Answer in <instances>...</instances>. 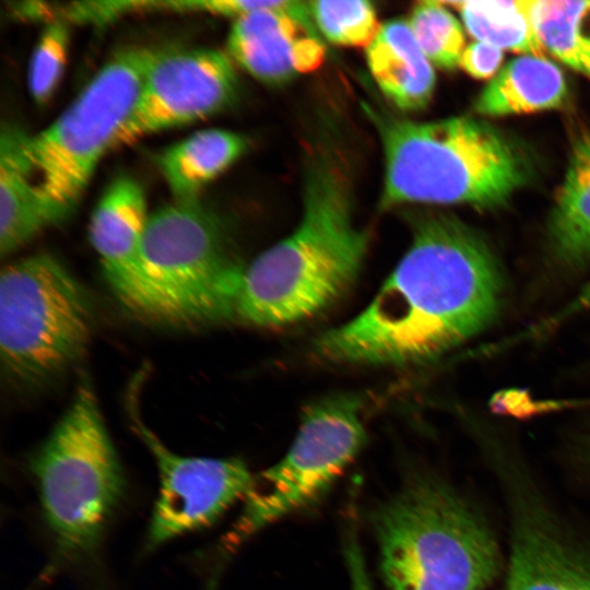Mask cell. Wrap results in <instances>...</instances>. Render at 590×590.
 <instances>
[{"label":"cell","mask_w":590,"mask_h":590,"mask_svg":"<svg viewBox=\"0 0 590 590\" xmlns=\"http://www.w3.org/2000/svg\"><path fill=\"white\" fill-rule=\"evenodd\" d=\"M362 409L363 399L353 393L328 396L306 406L288 451L260 474L264 489L253 487L245 498L231 542H239L326 494L366 444Z\"/></svg>","instance_id":"obj_9"},{"label":"cell","mask_w":590,"mask_h":590,"mask_svg":"<svg viewBox=\"0 0 590 590\" xmlns=\"http://www.w3.org/2000/svg\"><path fill=\"white\" fill-rule=\"evenodd\" d=\"M307 8L317 32L335 45L367 48L381 26L369 1H309Z\"/></svg>","instance_id":"obj_23"},{"label":"cell","mask_w":590,"mask_h":590,"mask_svg":"<svg viewBox=\"0 0 590 590\" xmlns=\"http://www.w3.org/2000/svg\"><path fill=\"white\" fill-rule=\"evenodd\" d=\"M68 44V22L49 21L40 34L28 66V90L37 104H45L57 88L67 60Z\"/></svg>","instance_id":"obj_24"},{"label":"cell","mask_w":590,"mask_h":590,"mask_svg":"<svg viewBox=\"0 0 590 590\" xmlns=\"http://www.w3.org/2000/svg\"><path fill=\"white\" fill-rule=\"evenodd\" d=\"M503 51L494 45L475 40L465 46L459 67L474 79H493L502 69Z\"/></svg>","instance_id":"obj_25"},{"label":"cell","mask_w":590,"mask_h":590,"mask_svg":"<svg viewBox=\"0 0 590 590\" xmlns=\"http://www.w3.org/2000/svg\"><path fill=\"white\" fill-rule=\"evenodd\" d=\"M565 590H590V564L575 555Z\"/></svg>","instance_id":"obj_28"},{"label":"cell","mask_w":590,"mask_h":590,"mask_svg":"<svg viewBox=\"0 0 590 590\" xmlns=\"http://www.w3.org/2000/svg\"><path fill=\"white\" fill-rule=\"evenodd\" d=\"M590 307V282L559 311L548 318V324L554 328L563 321L578 315Z\"/></svg>","instance_id":"obj_27"},{"label":"cell","mask_w":590,"mask_h":590,"mask_svg":"<svg viewBox=\"0 0 590 590\" xmlns=\"http://www.w3.org/2000/svg\"><path fill=\"white\" fill-rule=\"evenodd\" d=\"M237 88L234 61L227 52L152 49L139 98L114 148L210 117L234 101Z\"/></svg>","instance_id":"obj_10"},{"label":"cell","mask_w":590,"mask_h":590,"mask_svg":"<svg viewBox=\"0 0 590 590\" xmlns=\"http://www.w3.org/2000/svg\"><path fill=\"white\" fill-rule=\"evenodd\" d=\"M142 262L157 321L204 326L236 316L246 266L221 221L198 199L174 201L149 215Z\"/></svg>","instance_id":"obj_6"},{"label":"cell","mask_w":590,"mask_h":590,"mask_svg":"<svg viewBox=\"0 0 590 590\" xmlns=\"http://www.w3.org/2000/svg\"><path fill=\"white\" fill-rule=\"evenodd\" d=\"M445 3L460 12L465 30L475 40L523 56L545 57V50L532 23V0H469Z\"/></svg>","instance_id":"obj_19"},{"label":"cell","mask_w":590,"mask_h":590,"mask_svg":"<svg viewBox=\"0 0 590 590\" xmlns=\"http://www.w3.org/2000/svg\"><path fill=\"white\" fill-rule=\"evenodd\" d=\"M389 590H482L496 576L487 527L442 481L417 475L374 515Z\"/></svg>","instance_id":"obj_4"},{"label":"cell","mask_w":590,"mask_h":590,"mask_svg":"<svg viewBox=\"0 0 590 590\" xmlns=\"http://www.w3.org/2000/svg\"><path fill=\"white\" fill-rule=\"evenodd\" d=\"M31 470L60 552L79 555L92 550L121 499L125 479L86 380L33 456Z\"/></svg>","instance_id":"obj_5"},{"label":"cell","mask_w":590,"mask_h":590,"mask_svg":"<svg viewBox=\"0 0 590 590\" xmlns=\"http://www.w3.org/2000/svg\"><path fill=\"white\" fill-rule=\"evenodd\" d=\"M575 555L539 524L516 533L506 590H565Z\"/></svg>","instance_id":"obj_20"},{"label":"cell","mask_w":590,"mask_h":590,"mask_svg":"<svg viewBox=\"0 0 590 590\" xmlns=\"http://www.w3.org/2000/svg\"><path fill=\"white\" fill-rule=\"evenodd\" d=\"M551 247L569 266L590 260V133L571 148L548 224Z\"/></svg>","instance_id":"obj_18"},{"label":"cell","mask_w":590,"mask_h":590,"mask_svg":"<svg viewBox=\"0 0 590 590\" xmlns=\"http://www.w3.org/2000/svg\"><path fill=\"white\" fill-rule=\"evenodd\" d=\"M149 215L141 185L129 176H119L93 211L88 238L119 299L134 312L157 320L155 297L142 262Z\"/></svg>","instance_id":"obj_13"},{"label":"cell","mask_w":590,"mask_h":590,"mask_svg":"<svg viewBox=\"0 0 590 590\" xmlns=\"http://www.w3.org/2000/svg\"><path fill=\"white\" fill-rule=\"evenodd\" d=\"M366 60L377 86L397 108L417 111L430 103L436 74L408 21L385 22L366 48Z\"/></svg>","instance_id":"obj_15"},{"label":"cell","mask_w":590,"mask_h":590,"mask_svg":"<svg viewBox=\"0 0 590 590\" xmlns=\"http://www.w3.org/2000/svg\"><path fill=\"white\" fill-rule=\"evenodd\" d=\"M363 108L384 150L382 210L405 203L497 210L532 178L523 145L487 121L458 116L420 122Z\"/></svg>","instance_id":"obj_3"},{"label":"cell","mask_w":590,"mask_h":590,"mask_svg":"<svg viewBox=\"0 0 590 590\" xmlns=\"http://www.w3.org/2000/svg\"><path fill=\"white\" fill-rule=\"evenodd\" d=\"M410 247L368 306L319 334L312 350L333 363H427L485 330L503 303L497 259L453 215L409 217Z\"/></svg>","instance_id":"obj_1"},{"label":"cell","mask_w":590,"mask_h":590,"mask_svg":"<svg viewBox=\"0 0 590 590\" xmlns=\"http://www.w3.org/2000/svg\"><path fill=\"white\" fill-rule=\"evenodd\" d=\"M28 134L5 126L0 137V252L9 255L58 223L34 178Z\"/></svg>","instance_id":"obj_14"},{"label":"cell","mask_w":590,"mask_h":590,"mask_svg":"<svg viewBox=\"0 0 590 590\" xmlns=\"http://www.w3.org/2000/svg\"><path fill=\"white\" fill-rule=\"evenodd\" d=\"M151 51H116L50 126L27 137L37 186L57 222L74 209L98 161L114 149L139 98Z\"/></svg>","instance_id":"obj_8"},{"label":"cell","mask_w":590,"mask_h":590,"mask_svg":"<svg viewBox=\"0 0 590 590\" xmlns=\"http://www.w3.org/2000/svg\"><path fill=\"white\" fill-rule=\"evenodd\" d=\"M129 404L133 429L158 469L160 489L149 527L151 546L212 524L253 489L256 481L244 461L177 455L142 423L130 400Z\"/></svg>","instance_id":"obj_11"},{"label":"cell","mask_w":590,"mask_h":590,"mask_svg":"<svg viewBox=\"0 0 590 590\" xmlns=\"http://www.w3.org/2000/svg\"><path fill=\"white\" fill-rule=\"evenodd\" d=\"M531 17L545 52L590 78V0H532Z\"/></svg>","instance_id":"obj_21"},{"label":"cell","mask_w":590,"mask_h":590,"mask_svg":"<svg viewBox=\"0 0 590 590\" xmlns=\"http://www.w3.org/2000/svg\"><path fill=\"white\" fill-rule=\"evenodd\" d=\"M227 55L255 79L280 85L320 68L326 47L307 2L281 0L233 19Z\"/></svg>","instance_id":"obj_12"},{"label":"cell","mask_w":590,"mask_h":590,"mask_svg":"<svg viewBox=\"0 0 590 590\" xmlns=\"http://www.w3.org/2000/svg\"><path fill=\"white\" fill-rule=\"evenodd\" d=\"M345 558L350 573L351 590H371L361 546L353 535L346 542Z\"/></svg>","instance_id":"obj_26"},{"label":"cell","mask_w":590,"mask_h":590,"mask_svg":"<svg viewBox=\"0 0 590 590\" xmlns=\"http://www.w3.org/2000/svg\"><path fill=\"white\" fill-rule=\"evenodd\" d=\"M239 133L206 129L174 143L157 156V166L175 201L198 199L201 189L233 165L247 150Z\"/></svg>","instance_id":"obj_17"},{"label":"cell","mask_w":590,"mask_h":590,"mask_svg":"<svg viewBox=\"0 0 590 590\" xmlns=\"http://www.w3.org/2000/svg\"><path fill=\"white\" fill-rule=\"evenodd\" d=\"M566 99L562 70L545 57L521 55L488 81L474 109L482 116L504 117L560 108Z\"/></svg>","instance_id":"obj_16"},{"label":"cell","mask_w":590,"mask_h":590,"mask_svg":"<svg viewBox=\"0 0 590 590\" xmlns=\"http://www.w3.org/2000/svg\"><path fill=\"white\" fill-rule=\"evenodd\" d=\"M368 240L355 222L341 158L319 146L306 162L300 221L246 266L236 316L253 326L279 327L317 315L355 281Z\"/></svg>","instance_id":"obj_2"},{"label":"cell","mask_w":590,"mask_h":590,"mask_svg":"<svg viewBox=\"0 0 590 590\" xmlns=\"http://www.w3.org/2000/svg\"><path fill=\"white\" fill-rule=\"evenodd\" d=\"M410 28L426 58L435 67L452 70L460 64L465 48L461 23L444 1H421L414 4Z\"/></svg>","instance_id":"obj_22"},{"label":"cell","mask_w":590,"mask_h":590,"mask_svg":"<svg viewBox=\"0 0 590 590\" xmlns=\"http://www.w3.org/2000/svg\"><path fill=\"white\" fill-rule=\"evenodd\" d=\"M91 307L83 288L52 256L33 255L0 275V353L7 375L25 385L60 374L85 352Z\"/></svg>","instance_id":"obj_7"}]
</instances>
